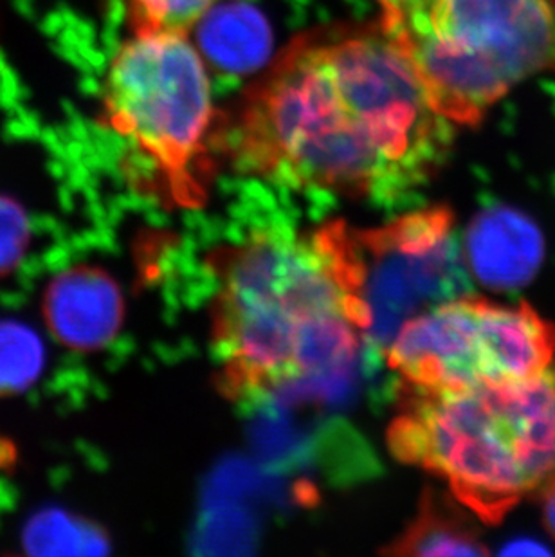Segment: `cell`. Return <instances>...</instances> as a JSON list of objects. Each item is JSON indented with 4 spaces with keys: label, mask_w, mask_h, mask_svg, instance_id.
I'll return each instance as SVG.
<instances>
[{
    "label": "cell",
    "mask_w": 555,
    "mask_h": 557,
    "mask_svg": "<svg viewBox=\"0 0 555 557\" xmlns=\"http://www.w3.org/2000/svg\"><path fill=\"white\" fill-rule=\"evenodd\" d=\"M554 347L530 307L461 295L415 315L384 350L403 384L464 389L534 377L551 369Z\"/></svg>",
    "instance_id": "obj_6"
},
{
    "label": "cell",
    "mask_w": 555,
    "mask_h": 557,
    "mask_svg": "<svg viewBox=\"0 0 555 557\" xmlns=\"http://www.w3.org/2000/svg\"><path fill=\"white\" fill-rule=\"evenodd\" d=\"M543 257L545 240L538 224L507 206L482 211L467 230V269L491 289L513 290L529 284Z\"/></svg>",
    "instance_id": "obj_9"
},
{
    "label": "cell",
    "mask_w": 555,
    "mask_h": 557,
    "mask_svg": "<svg viewBox=\"0 0 555 557\" xmlns=\"http://www.w3.org/2000/svg\"><path fill=\"white\" fill-rule=\"evenodd\" d=\"M354 233L372 318L367 342L386 348L415 315L466 293V260L447 208L414 211Z\"/></svg>",
    "instance_id": "obj_7"
},
{
    "label": "cell",
    "mask_w": 555,
    "mask_h": 557,
    "mask_svg": "<svg viewBox=\"0 0 555 557\" xmlns=\"http://www.w3.org/2000/svg\"><path fill=\"white\" fill-rule=\"evenodd\" d=\"M22 545L32 556H95L107 553L109 540L101 529L79 516L46 509L27 521Z\"/></svg>",
    "instance_id": "obj_11"
},
{
    "label": "cell",
    "mask_w": 555,
    "mask_h": 557,
    "mask_svg": "<svg viewBox=\"0 0 555 557\" xmlns=\"http://www.w3.org/2000/svg\"><path fill=\"white\" fill-rule=\"evenodd\" d=\"M200 51L222 71L251 73L273 49V35L262 11L244 2H217L197 24Z\"/></svg>",
    "instance_id": "obj_10"
},
{
    "label": "cell",
    "mask_w": 555,
    "mask_h": 557,
    "mask_svg": "<svg viewBox=\"0 0 555 557\" xmlns=\"http://www.w3.org/2000/svg\"><path fill=\"white\" fill-rule=\"evenodd\" d=\"M356 230H262L210 257L219 388L257 403L350 369L372 325L362 296Z\"/></svg>",
    "instance_id": "obj_2"
},
{
    "label": "cell",
    "mask_w": 555,
    "mask_h": 557,
    "mask_svg": "<svg viewBox=\"0 0 555 557\" xmlns=\"http://www.w3.org/2000/svg\"><path fill=\"white\" fill-rule=\"evenodd\" d=\"M388 442L398 460L439 474L496 520L555 479V370L478 388L403 384Z\"/></svg>",
    "instance_id": "obj_3"
},
{
    "label": "cell",
    "mask_w": 555,
    "mask_h": 557,
    "mask_svg": "<svg viewBox=\"0 0 555 557\" xmlns=\"http://www.w3.org/2000/svg\"><path fill=\"white\" fill-rule=\"evenodd\" d=\"M46 364V348L32 326L0 320V397L26 392L37 383Z\"/></svg>",
    "instance_id": "obj_13"
},
{
    "label": "cell",
    "mask_w": 555,
    "mask_h": 557,
    "mask_svg": "<svg viewBox=\"0 0 555 557\" xmlns=\"http://www.w3.org/2000/svg\"><path fill=\"white\" fill-rule=\"evenodd\" d=\"M505 553L507 554H548L551 550L545 547V545H541L540 542H535V540H530V537H521V540H516V542L510 543L505 548Z\"/></svg>",
    "instance_id": "obj_16"
},
{
    "label": "cell",
    "mask_w": 555,
    "mask_h": 557,
    "mask_svg": "<svg viewBox=\"0 0 555 557\" xmlns=\"http://www.w3.org/2000/svg\"><path fill=\"white\" fill-rule=\"evenodd\" d=\"M219 0H128L132 32L189 35Z\"/></svg>",
    "instance_id": "obj_14"
},
{
    "label": "cell",
    "mask_w": 555,
    "mask_h": 557,
    "mask_svg": "<svg viewBox=\"0 0 555 557\" xmlns=\"http://www.w3.org/2000/svg\"><path fill=\"white\" fill-rule=\"evenodd\" d=\"M44 320L63 347L96 352L114 342L123 323V298L111 274L78 265L49 282L42 301Z\"/></svg>",
    "instance_id": "obj_8"
},
{
    "label": "cell",
    "mask_w": 555,
    "mask_h": 557,
    "mask_svg": "<svg viewBox=\"0 0 555 557\" xmlns=\"http://www.w3.org/2000/svg\"><path fill=\"white\" fill-rule=\"evenodd\" d=\"M103 111L153 197L181 210L205 205L225 120L188 35L134 32L107 71Z\"/></svg>",
    "instance_id": "obj_5"
},
{
    "label": "cell",
    "mask_w": 555,
    "mask_h": 557,
    "mask_svg": "<svg viewBox=\"0 0 555 557\" xmlns=\"http://www.w3.org/2000/svg\"><path fill=\"white\" fill-rule=\"evenodd\" d=\"M453 128L375 22L293 38L224 123L221 147L280 185L390 199L435 172Z\"/></svg>",
    "instance_id": "obj_1"
},
{
    "label": "cell",
    "mask_w": 555,
    "mask_h": 557,
    "mask_svg": "<svg viewBox=\"0 0 555 557\" xmlns=\"http://www.w3.org/2000/svg\"><path fill=\"white\" fill-rule=\"evenodd\" d=\"M375 2L384 37L451 125H480L516 85L555 74V0Z\"/></svg>",
    "instance_id": "obj_4"
},
{
    "label": "cell",
    "mask_w": 555,
    "mask_h": 557,
    "mask_svg": "<svg viewBox=\"0 0 555 557\" xmlns=\"http://www.w3.org/2000/svg\"><path fill=\"white\" fill-rule=\"evenodd\" d=\"M395 556H478L483 547L466 527L431 505L430 499L417 520L386 550Z\"/></svg>",
    "instance_id": "obj_12"
},
{
    "label": "cell",
    "mask_w": 555,
    "mask_h": 557,
    "mask_svg": "<svg viewBox=\"0 0 555 557\" xmlns=\"http://www.w3.org/2000/svg\"><path fill=\"white\" fill-rule=\"evenodd\" d=\"M546 487L548 490H546L545 498V520L555 536V479Z\"/></svg>",
    "instance_id": "obj_17"
},
{
    "label": "cell",
    "mask_w": 555,
    "mask_h": 557,
    "mask_svg": "<svg viewBox=\"0 0 555 557\" xmlns=\"http://www.w3.org/2000/svg\"><path fill=\"white\" fill-rule=\"evenodd\" d=\"M32 244V222L18 202L0 195V278L15 271Z\"/></svg>",
    "instance_id": "obj_15"
}]
</instances>
